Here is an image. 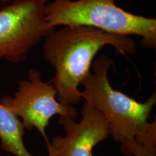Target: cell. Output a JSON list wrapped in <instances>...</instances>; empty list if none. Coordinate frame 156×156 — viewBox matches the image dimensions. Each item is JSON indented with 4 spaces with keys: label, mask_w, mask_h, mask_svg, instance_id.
I'll list each match as a JSON object with an SVG mask.
<instances>
[{
    "label": "cell",
    "mask_w": 156,
    "mask_h": 156,
    "mask_svg": "<svg viewBox=\"0 0 156 156\" xmlns=\"http://www.w3.org/2000/svg\"><path fill=\"white\" fill-rule=\"evenodd\" d=\"M107 46L124 56L136 53L131 37L117 36L85 26H59L44 38L43 55L55 70L50 83L57 100L74 106L82 100L79 87L90 72L97 54Z\"/></svg>",
    "instance_id": "obj_1"
},
{
    "label": "cell",
    "mask_w": 156,
    "mask_h": 156,
    "mask_svg": "<svg viewBox=\"0 0 156 156\" xmlns=\"http://www.w3.org/2000/svg\"><path fill=\"white\" fill-rule=\"evenodd\" d=\"M113 65V58L105 54L93 61L92 71L81 83L82 99L104 117L115 141L122 143L140 140L156 129L155 120L149 122L156 104V93L145 102H139L115 90L108 77Z\"/></svg>",
    "instance_id": "obj_2"
},
{
    "label": "cell",
    "mask_w": 156,
    "mask_h": 156,
    "mask_svg": "<svg viewBox=\"0 0 156 156\" xmlns=\"http://www.w3.org/2000/svg\"><path fill=\"white\" fill-rule=\"evenodd\" d=\"M45 16L53 28L90 27L117 36H136L143 47H156V19L129 12L116 0H54L46 5Z\"/></svg>",
    "instance_id": "obj_3"
},
{
    "label": "cell",
    "mask_w": 156,
    "mask_h": 156,
    "mask_svg": "<svg viewBox=\"0 0 156 156\" xmlns=\"http://www.w3.org/2000/svg\"><path fill=\"white\" fill-rule=\"evenodd\" d=\"M48 0H12L0 9V59L20 63L53 28L45 16Z\"/></svg>",
    "instance_id": "obj_4"
},
{
    "label": "cell",
    "mask_w": 156,
    "mask_h": 156,
    "mask_svg": "<svg viewBox=\"0 0 156 156\" xmlns=\"http://www.w3.org/2000/svg\"><path fill=\"white\" fill-rule=\"evenodd\" d=\"M0 103L16 114L25 130L36 129L49 142L46 129L51 119L56 115L67 116L76 120L78 113L75 106L64 104L56 98V91L50 82H44L40 70L32 67L28 78L19 82L17 91L13 95H5Z\"/></svg>",
    "instance_id": "obj_5"
},
{
    "label": "cell",
    "mask_w": 156,
    "mask_h": 156,
    "mask_svg": "<svg viewBox=\"0 0 156 156\" xmlns=\"http://www.w3.org/2000/svg\"><path fill=\"white\" fill-rule=\"evenodd\" d=\"M80 113L78 122L59 116L58 123L66 134L54 136L46 144L48 156H93V149L111 135L104 117L85 101Z\"/></svg>",
    "instance_id": "obj_6"
},
{
    "label": "cell",
    "mask_w": 156,
    "mask_h": 156,
    "mask_svg": "<svg viewBox=\"0 0 156 156\" xmlns=\"http://www.w3.org/2000/svg\"><path fill=\"white\" fill-rule=\"evenodd\" d=\"M25 129L19 117L0 103V141L2 151L15 156H34L25 145Z\"/></svg>",
    "instance_id": "obj_7"
},
{
    "label": "cell",
    "mask_w": 156,
    "mask_h": 156,
    "mask_svg": "<svg viewBox=\"0 0 156 156\" xmlns=\"http://www.w3.org/2000/svg\"><path fill=\"white\" fill-rule=\"evenodd\" d=\"M124 156H156V142H142L134 140L120 143Z\"/></svg>",
    "instance_id": "obj_8"
},
{
    "label": "cell",
    "mask_w": 156,
    "mask_h": 156,
    "mask_svg": "<svg viewBox=\"0 0 156 156\" xmlns=\"http://www.w3.org/2000/svg\"><path fill=\"white\" fill-rule=\"evenodd\" d=\"M12 1V0H0V2H2V3H7L9 2Z\"/></svg>",
    "instance_id": "obj_9"
},
{
    "label": "cell",
    "mask_w": 156,
    "mask_h": 156,
    "mask_svg": "<svg viewBox=\"0 0 156 156\" xmlns=\"http://www.w3.org/2000/svg\"><path fill=\"white\" fill-rule=\"evenodd\" d=\"M0 156H1V155H0Z\"/></svg>",
    "instance_id": "obj_10"
}]
</instances>
